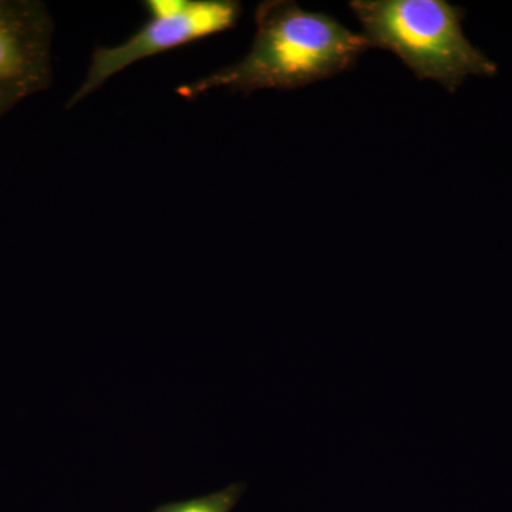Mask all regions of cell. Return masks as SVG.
<instances>
[{
    "instance_id": "obj_1",
    "label": "cell",
    "mask_w": 512,
    "mask_h": 512,
    "mask_svg": "<svg viewBox=\"0 0 512 512\" xmlns=\"http://www.w3.org/2000/svg\"><path fill=\"white\" fill-rule=\"evenodd\" d=\"M251 49L239 62L181 84L177 94L195 100L211 90L248 94L295 90L352 69L370 49L365 37L333 16L302 9L289 0L262 2L255 12Z\"/></svg>"
},
{
    "instance_id": "obj_2",
    "label": "cell",
    "mask_w": 512,
    "mask_h": 512,
    "mask_svg": "<svg viewBox=\"0 0 512 512\" xmlns=\"http://www.w3.org/2000/svg\"><path fill=\"white\" fill-rule=\"evenodd\" d=\"M369 47L392 52L420 80H434L457 92L468 77L498 72L483 50L464 35L466 9L446 0H353Z\"/></svg>"
},
{
    "instance_id": "obj_3",
    "label": "cell",
    "mask_w": 512,
    "mask_h": 512,
    "mask_svg": "<svg viewBox=\"0 0 512 512\" xmlns=\"http://www.w3.org/2000/svg\"><path fill=\"white\" fill-rule=\"evenodd\" d=\"M143 8L148 18L137 32L119 45L93 50L86 77L70 97L66 109H73L111 77L141 60L235 28L242 15L241 3L235 0H146Z\"/></svg>"
},
{
    "instance_id": "obj_4",
    "label": "cell",
    "mask_w": 512,
    "mask_h": 512,
    "mask_svg": "<svg viewBox=\"0 0 512 512\" xmlns=\"http://www.w3.org/2000/svg\"><path fill=\"white\" fill-rule=\"evenodd\" d=\"M52 16L36 0H0V119L52 84Z\"/></svg>"
},
{
    "instance_id": "obj_5",
    "label": "cell",
    "mask_w": 512,
    "mask_h": 512,
    "mask_svg": "<svg viewBox=\"0 0 512 512\" xmlns=\"http://www.w3.org/2000/svg\"><path fill=\"white\" fill-rule=\"evenodd\" d=\"M244 491L245 484L234 483L204 497L160 505L153 512H232Z\"/></svg>"
}]
</instances>
